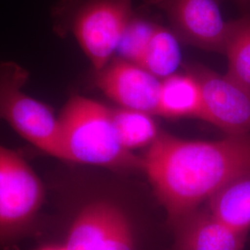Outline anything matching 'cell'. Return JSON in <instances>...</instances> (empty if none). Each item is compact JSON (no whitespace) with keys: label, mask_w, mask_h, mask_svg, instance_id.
Instances as JSON below:
<instances>
[{"label":"cell","mask_w":250,"mask_h":250,"mask_svg":"<svg viewBox=\"0 0 250 250\" xmlns=\"http://www.w3.org/2000/svg\"><path fill=\"white\" fill-rule=\"evenodd\" d=\"M142 159L143 171L172 226L232 180L250 172V134L196 141L161 132Z\"/></svg>","instance_id":"1"},{"label":"cell","mask_w":250,"mask_h":250,"mask_svg":"<svg viewBox=\"0 0 250 250\" xmlns=\"http://www.w3.org/2000/svg\"><path fill=\"white\" fill-rule=\"evenodd\" d=\"M59 122L62 161L114 171L143 170V159L121 143L110 107L73 95L61 111Z\"/></svg>","instance_id":"2"},{"label":"cell","mask_w":250,"mask_h":250,"mask_svg":"<svg viewBox=\"0 0 250 250\" xmlns=\"http://www.w3.org/2000/svg\"><path fill=\"white\" fill-rule=\"evenodd\" d=\"M50 15L54 33L73 36L99 71L116 53L134 12L132 0H59Z\"/></svg>","instance_id":"3"},{"label":"cell","mask_w":250,"mask_h":250,"mask_svg":"<svg viewBox=\"0 0 250 250\" xmlns=\"http://www.w3.org/2000/svg\"><path fill=\"white\" fill-rule=\"evenodd\" d=\"M29 72L14 62H0V121L39 151L62 161L59 116L53 108L23 91Z\"/></svg>","instance_id":"4"},{"label":"cell","mask_w":250,"mask_h":250,"mask_svg":"<svg viewBox=\"0 0 250 250\" xmlns=\"http://www.w3.org/2000/svg\"><path fill=\"white\" fill-rule=\"evenodd\" d=\"M44 199L36 171L20 153L0 144V249L29 234Z\"/></svg>","instance_id":"5"},{"label":"cell","mask_w":250,"mask_h":250,"mask_svg":"<svg viewBox=\"0 0 250 250\" xmlns=\"http://www.w3.org/2000/svg\"><path fill=\"white\" fill-rule=\"evenodd\" d=\"M64 245L68 250H136L134 227L125 208L103 197L81 206Z\"/></svg>","instance_id":"6"},{"label":"cell","mask_w":250,"mask_h":250,"mask_svg":"<svg viewBox=\"0 0 250 250\" xmlns=\"http://www.w3.org/2000/svg\"><path fill=\"white\" fill-rule=\"evenodd\" d=\"M162 10L172 32L189 45L224 54L228 21L221 13L218 0H145Z\"/></svg>","instance_id":"7"},{"label":"cell","mask_w":250,"mask_h":250,"mask_svg":"<svg viewBox=\"0 0 250 250\" xmlns=\"http://www.w3.org/2000/svg\"><path fill=\"white\" fill-rule=\"evenodd\" d=\"M191 73L201 89L202 120L227 134H250V88L202 66L193 67Z\"/></svg>","instance_id":"8"},{"label":"cell","mask_w":250,"mask_h":250,"mask_svg":"<svg viewBox=\"0 0 250 250\" xmlns=\"http://www.w3.org/2000/svg\"><path fill=\"white\" fill-rule=\"evenodd\" d=\"M93 85L119 106L158 114L161 79L140 65L120 58L94 71Z\"/></svg>","instance_id":"9"},{"label":"cell","mask_w":250,"mask_h":250,"mask_svg":"<svg viewBox=\"0 0 250 250\" xmlns=\"http://www.w3.org/2000/svg\"><path fill=\"white\" fill-rule=\"evenodd\" d=\"M174 250H243L248 232L215 217L208 208H197L172 225Z\"/></svg>","instance_id":"10"},{"label":"cell","mask_w":250,"mask_h":250,"mask_svg":"<svg viewBox=\"0 0 250 250\" xmlns=\"http://www.w3.org/2000/svg\"><path fill=\"white\" fill-rule=\"evenodd\" d=\"M158 114L169 118L203 119L201 89L191 72L174 73L161 80Z\"/></svg>","instance_id":"11"},{"label":"cell","mask_w":250,"mask_h":250,"mask_svg":"<svg viewBox=\"0 0 250 250\" xmlns=\"http://www.w3.org/2000/svg\"><path fill=\"white\" fill-rule=\"evenodd\" d=\"M208 209L233 228L250 229V172L232 180L208 200Z\"/></svg>","instance_id":"12"},{"label":"cell","mask_w":250,"mask_h":250,"mask_svg":"<svg viewBox=\"0 0 250 250\" xmlns=\"http://www.w3.org/2000/svg\"><path fill=\"white\" fill-rule=\"evenodd\" d=\"M111 117L121 143L130 151L150 146L161 134L149 113L118 107L111 108Z\"/></svg>","instance_id":"13"},{"label":"cell","mask_w":250,"mask_h":250,"mask_svg":"<svg viewBox=\"0 0 250 250\" xmlns=\"http://www.w3.org/2000/svg\"><path fill=\"white\" fill-rule=\"evenodd\" d=\"M224 54L226 74L250 89V13L228 21Z\"/></svg>","instance_id":"14"},{"label":"cell","mask_w":250,"mask_h":250,"mask_svg":"<svg viewBox=\"0 0 250 250\" xmlns=\"http://www.w3.org/2000/svg\"><path fill=\"white\" fill-rule=\"evenodd\" d=\"M180 64L178 37L169 29L156 24L140 66L163 80L174 74Z\"/></svg>","instance_id":"15"},{"label":"cell","mask_w":250,"mask_h":250,"mask_svg":"<svg viewBox=\"0 0 250 250\" xmlns=\"http://www.w3.org/2000/svg\"><path fill=\"white\" fill-rule=\"evenodd\" d=\"M155 27L156 23L134 14L118 46L119 58L140 65Z\"/></svg>","instance_id":"16"},{"label":"cell","mask_w":250,"mask_h":250,"mask_svg":"<svg viewBox=\"0 0 250 250\" xmlns=\"http://www.w3.org/2000/svg\"><path fill=\"white\" fill-rule=\"evenodd\" d=\"M240 9L245 11V14L250 13V0H233Z\"/></svg>","instance_id":"17"},{"label":"cell","mask_w":250,"mask_h":250,"mask_svg":"<svg viewBox=\"0 0 250 250\" xmlns=\"http://www.w3.org/2000/svg\"><path fill=\"white\" fill-rule=\"evenodd\" d=\"M36 250H68L64 244L62 245H47Z\"/></svg>","instance_id":"18"}]
</instances>
